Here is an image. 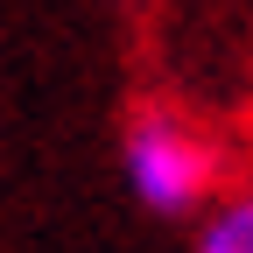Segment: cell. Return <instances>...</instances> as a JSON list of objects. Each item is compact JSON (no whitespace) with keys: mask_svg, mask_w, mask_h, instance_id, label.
Instances as JSON below:
<instances>
[{"mask_svg":"<svg viewBox=\"0 0 253 253\" xmlns=\"http://www.w3.org/2000/svg\"><path fill=\"white\" fill-rule=\"evenodd\" d=\"M190 253H253V183H225L190 218Z\"/></svg>","mask_w":253,"mask_h":253,"instance_id":"2","label":"cell"},{"mask_svg":"<svg viewBox=\"0 0 253 253\" xmlns=\"http://www.w3.org/2000/svg\"><path fill=\"white\" fill-rule=\"evenodd\" d=\"M120 176L148 218H197L225 190V148L183 106H134L120 126Z\"/></svg>","mask_w":253,"mask_h":253,"instance_id":"1","label":"cell"}]
</instances>
